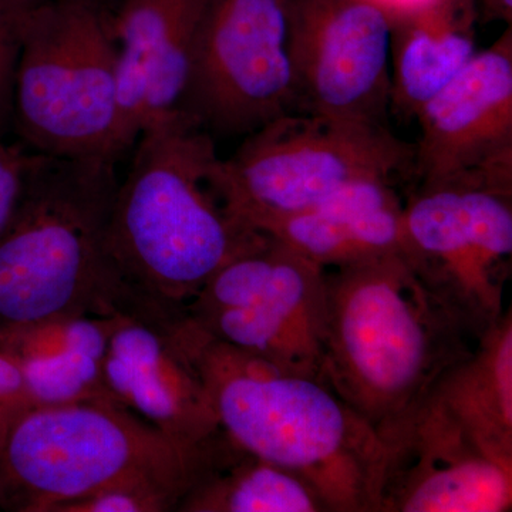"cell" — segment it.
Returning a JSON list of instances; mask_svg holds the SVG:
<instances>
[{
	"instance_id": "obj_1",
	"label": "cell",
	"mask_w": 512,
	"mask_h": 512,
	"mask_svg": "<svg viewBox=\"0 0 512 512\" xmlns=\"http://www.w3.org/2000/svg\"><path fill=\"white\" fill-rule=\"evenodd\" d=\"M119 181L106 229L117 301L185 308L202 286L266 235L235 217L215 185L214 138L180 110L147 124Z\"/></svg>"
},
{
	"instance_id": "obj_19",
	"label": "cell",
	"mask_w": 512,
	"mask_h": 512,
	"mask_svg": "<svg viewBox=\"0 0 512 512\" xmlns=\"http://www.w3.org/2000/svg\"><path fill=\"white\" fill-rule=\"evenodd\" d=\"M427 396L497 456L512 461L511 306Z\"/></svg>"
},
{
	"instance_id": "obj_2",
	"label": "cell",
	"mask_w": 512,
	"mask_h": 512,
	"mask_svg": "<svg viewBox=\"0 0 512 512\" xmlns=\"http://www.w3.org/2000/svg\"><path fill=\"white\" fill-rule=\"evenodd\" d=\"M174 323L232 443L308 481L330 512H377L382 437L328 384L212 338L185 309Z\"/></svg>"
},
{
	"instance_id": "obj_11",
	"label": "cell",
	"mask_w": 512,
	"mask_h": 512,
	"mask_svg": "<svg viewBox=\"0 0 512 512\" xmlns=\"http://www.w3.org/2000/svg\"><path fill=\"white\" fill-rule=\"evenodd\" d=\"M296 111L382 121L392 18L376 0H281Z\"/></svg>"
},
{
	"instance_id": "obj_14",
	"label": "cell",
	"mask_w": 512,
	"mask_h": 512,
	"mask_svg": "<svg viewBox=\"0 0 512 512\" xmlns=\"http://www.w3.org/2000/svg\"><path fill=\"white\" fill-rule=\"evenodd\" d=\"M180 311L121 302L103 315L109 326L104 383L111 402L143 417L171 439L210 447L224 431L175 330Z\"/></svg>"
},
{
	"instance_id": "obj_7",
	"label": "cell",
	"mask_w": 512,
	"mask_h": 512,
	"mask_svg": "<svg viewBox=\"0 0 512 512\" xmlns=\"http://www.w3.org/2000/svg\"><path fill=\"white\" fill-rule=\"evenodd\" d=\"M414 174L416 147L382 121L298 111L248 134L214 180L228 210L262 234L345 185Z\"/></svg>"
},
{
	"instance_id": "obj_5",
	"label": "cell",
	"mask_w": 512,
	"mask_h": 512,
	"mask_svg": "<svg viewBox=\"0 0 512 512\" xmlns=\"http://www.w3.org/2000/svg\"><path fill=\"white\" fill-rule=\"evenodd\" d=\"M18 42L12 130L36 153L119 164L133 150L117 96L110 10L72 0H5Z\"/></svg>"
},
{
	"instance_id": "obj_15",
	"label": "cell",
	"mask_w": 512,
	"mask_h": 512,
	"mask_svg": "<svg viewBox=\"0 0 512 512\" xmlns=\"http://www.w3.org/2000/svg\"><path fill=\"white\" fill-rule=\"evenodd\" d=\"M202 2L117 0L114 5L117 96L124 133L133 147L150 121L177 110Z\"/></svg>"
},
{
	"instance_id": "obj_23",
	"label": "cell",
	"mask_w": 512,
	"mask_h": 512,
	"mask_svg": "<svg viewBox=\"0 0 512 512\" xmlns=\"http://www.w3.org/2000/svg\"><path fill=\"white\" fill-rule=\"evenodd\" d=\"M35 407L18 365L0 352V443L10 427Z\"/></svg>"
},
{
	"instance_id": "obj_22",
	"label": "cell",
	"mask_w": 512,
	"mask_h": 512,
	"mask_svg": "<svg viewBox=\"0 0 512 512\" xmlns=\"http://www.w3.org/2000/svg\"><path fill=\"white\" fill-rule=\"evenodd\" d=\"M177 503L144 488H110L60 505L55 512H175Z\"/></svg>"
},
{
	"instance_id": "obj_9",
	"label": "cell",
	"mask_w": 512,
	"mask_h": 512,
	"mask_svg": "<svg viewBox=\"0 0 512 512\" xmlns=\"http://www.w3.org/2000/svg\"><path fill=\"white\" fill-rule=\"evenodd\" d=\"M177 110L211 136H248L296 110L281 0L202 2Z\"/></svg>"
},
{
	"instance_id": "obj_25",
	"label": "cell",
	"mask_w": 512,
	"mask_h": 512,
	"mask_svg": "<svg viewBox=\"0 0 512 512\" xmlns=\"http://www.w3.org/2000/svg\"><path fill=\"white\" fill-rule=\"evenodd\" d=\"M483 5L490 18L501 19L511 25L512 0H483Z\"/></svg>"
},
{
	"instance_id": "obj_6",
	"label": "cell",
	"mask_w": 512,
	"mask_h": 512,
	"mask_svg": "<svg viewBox=\"0 0 512 512\" xmlns=\"http://www.w3.org/2000/svg\"><path fill=\"white\" fill-rule=\"evenodd\" d=\"M116 165L49 156L37 163L0 234V330L104 311L113 289L104 242Z\"/></svg>"
},
{
	"instance_id": "obj_27",
	"label": "cell",
	"mask_w": 512,
	"mask_h": 512,
	"mask_svg": "<svg viewBox=\"0 0 512 512\" xmlns=\"http://www.w3.org/2000/svg\"><path fill=\"white\" fill-rule=\"evenodd\" d=\"M72 2L84 3V5L96 6V8L110 10L113 12L117 0H72Z\"/></svg>"
},
{
	"instance_id": "obj_4",
	"label": "cell",
	"mask_w": 512,
	"mask_h": 512,
	"mask_svg": "<svg viewBox=\"0 0 512 512\" xmlns=\"http://www.w3.org/2000/svg\"><path fill=\"white\" fill-rule=\"evenodd\" d=\"M224 439L210 447L178 443L109 400L35 407L0 443V508L55 512L110 488L157 491L178 507Z\"/></svg>"
},
{
	"instance_id": "obj_13",
	"label": "cell",
	"mask_w": 512,
	"mask_h": 512,
	"mask_svg": "<svg viewBox=\"0 0 512 512\" xmlns=\"http://www.w3.org/2000/svg\"><path fill=\"white\" fill-rule=\"evenodd\" d=\"M420 187L478 185L512 192V32L477 52L419 113Z\"/></svg>"
},
{
	"instance_id": "obj_12",
	"label": "cell",
	"mask_w": 512,
	"mask_h": 512,
	"mask_svg": "<svg viewBox=\"0 0 512 512\" xmlns=\"http://www.w3.org/2000/svg\"><path fill=\"white\" fill-rule=\"evenodd\" d=\"M377 512H510L504 460L426 396L386 436Z\"/></svg>"
},
{
	"instance_id": "obj_26",
	"label": "cell",
	"mask_w": 512,
	"mask_h": 512,
	"mask_svg": "<svg viewBox=\"0 0 512 512\" xmlns=\"http://www.w3.org/2000/svg\"><path fill=\"white\" fill-rule=\"evenodd\" d=\"M379 5L389 12L390 18L399 15V13L409 12V10L420 8L431 0H376Z\"/></svg>"
},
{
	"instance_id": "obj_8",
	"label": "cell",
	"mask_w": 512,
	"mask_h": 512,
	"mask_svg": "<svg viewBox=\"0 0 512 512\" xmlns=\"http://www.w3.org/2000/svg\"><path fill=\"white\" fill-rule=\"evenodd\" d=\"M184 309L212 338L323 382L325 269L282 242L232 259Z\"/></svg>"
},
{
	"instance_id": "obj_20",
	"label": "cell",
	"mask_w": 512,
	"mask_h": 512,
	"mask_svg": "<svg viewBox=\"0 0 512 512\" xmlns=\"http://www.w3.org/2000/svg\"><path fill=\"white\" fill-rule=\"evenodd\" d=\"M175 512L330 510L308 481L249 453L225 436L207 473L188 491Z\"/></svg>"
},
{
	"instance_id": "obj_24",
	"label": "cell",
	"mask_w": 512,
	"mask_h": 512,
	"mask_svg": "<svg viewBox=\"0 0 512 512\" xmlns=\"http://www.w3.org/2000/svg\"><path fill=\"white\" fill-rule=\"evenodd\" d=\"M18 42L5 0H0V136L12 127L13 87H15Z\"/></svg>"
},
{
	"instance_id": "obj_21",
	"label": "cell",
	"mask_w": 512,
	"mask_h": 512,
	"mask_svg": "<svg viewBox=\"0 0 512 512\" xmlns=\"http://www.w3.org/2000/svg\"><path fill=\"white\" fill-rule=\"evenodd\" d=\"M43 156L18 138L9 141L0 136V234L12 220L30 175Z\"/></svg>"
},
{
	"instance_id": "obj_10",
	"label": "cell",
	"mask_w": 512,
	"mask_h": 512,
	"mask_svg": "<svg viewBox=\"0 0 512 512\" xmlns=\"http://www.w3.org/2000/svg\"><path fill=\"white\" fill-rule=\"evenodd\" d=\"M403 256L434 295L483 335L510 308L512 192L417 188L404 202Z\"/></svg>"
},
{
	"instance_id": "obj_3",
	"label": "cell",
	"mask_w": 512,
	"mask_h": 512,
	"mask_svg": "<svg viewBox=\"0 0 512 512\" xmlns=\"http://www.w3.org/2000/svg\"><path fill=\"white\" fill-rule=\"evenodd\" d=\"M323 382L386 436L477 336L402 254L325 269Z\"/></svg>"
},
{
	"instance_id": "obj_17",
	"label": "cell",
	"mask_w": 512,
	"mask_h": 512,
	"mask_svg": "<svg viewBox=\"0 0 512 512\" xmlns=\"http://www.w3.org/2000/svg\"><path fill=\"white\" fill-rule=\"evenodd\" d=\"M106 316L67 315L0 330V352L18 365L36 407L109 400Z\"/></svg>"
},
{
	"instance_id": "obj_16",
	"label": "cell",
	"mask_w": 512,
	"mask_h": 512,
	"mask_svg": "<svg viewBox=\"0 0 512 512\" xmlns=\"http://www.w3.org/2000/svg\"><path fill=\"white\" fill-rule=\"evenodd\" d=\"M262 234L323 269L403 255L404 201L390 181H356Z\"/></svg>"
},
{
	"instance_id": "obj_18",
	"label": "cell",
	"mask_w": 512,
	"mask_h": 512,
	"mask_svg": "<svg viewBox=\"0 0 512 512\" xmlns=\"http://www.w3.org/2000/svg\"><path fill=\"white\" fill-rule=\"evenodd\" d=\"M473 20L468 0H431L393 16L390 106L400 116L416 117L476 56Z\"/></svg>"
}]
</instances>
